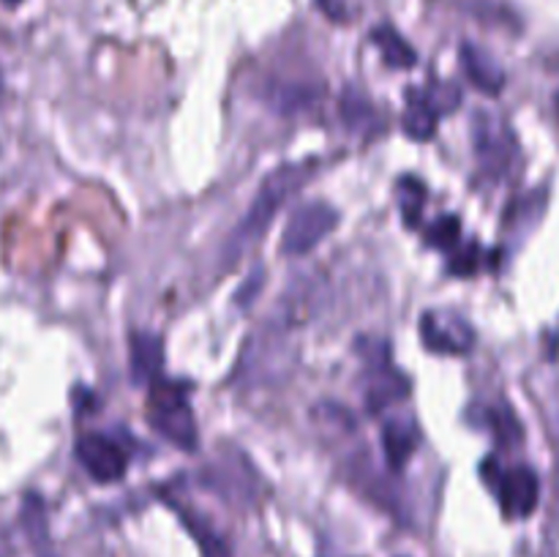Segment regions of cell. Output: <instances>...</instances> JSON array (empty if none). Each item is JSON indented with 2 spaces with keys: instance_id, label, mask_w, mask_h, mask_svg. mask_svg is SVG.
<instances>
[{
  "instance_id": "7",
  "label": "cell",
  "mask_w": 559,
  "mask_h": 557,
  "mask_svg": "<svg viewBox=\"0 0 559 557\" xmlns=\"http://www.w3.org/2000/svg\"><path fill=\"white\" fill-rule=\"evenodd\" d=\"M495 489L508 517H530L538 506L540 484L533 467L502 470L500 478L495 481Z\"/></svg>"
},
{
  "instance_id": "19",
  "label": "cell",
  "mask_w": 559,
  "mask_h": 557,
  "mask_svg": "<svg viewBox=\"0 0 559 557\" xmlns=\"http://www.w3.org/2000/svg\"><path fill=\"white\" fill-rule=\"evenodd\" d=\"M478 246L475 244H469L467 249L462 251V254L456 257V260L451 262V271L453 273H459V276H467V273H473L475 271V265H478V260H475V254H478Z\"/></svg>"
},
{
  "instance_id": "5",
  "label": "cell",
  "mask_w": 559,
  "mask_h": 557,
  "mask_svg": "<svg viewBox=\"0 0 559 557\" xmlns=\"http://www.w3.org/2000/svg\"><path fill=\"white\" fill-rule=\"evenodd\" d=\"M76 462L87 470L93 481L98 484H115V481L123 478L126 473V453L123 448L115 440H109L107 435H96V431H87L76 440L74 446Z\"/></svg>"
},
{
  "instance_id": "12",
  "label": "cell",
  "mask_w": 559,
  "mask_h": 557,
  "mask_svg": "<svg viewBox=\"0 0 559 557\" xmlns=\"http://www.w3.org/2000/svg\"><path fill=\"white\" fill-rule=\"evenodd\" d=\"M437 120H440V109L424 91H409L407 93V109L402 115L404 134L413 140L426 142L437 134Z\"/></svg>"
},
{
  "instance_id": "13",
  "label": "cell",
  "mask_w": 559,
  "mask_h": 557,
  "mask_svg": "<svg viewBox=\"0 0 559 557\" xmlns=\"http://www.w3.org/2000/svg\"><path fill=\"white\" fill-rule=\"evenodd\" d=\"M371 42L382 52V60H385L391 69H413L418 63V52H415L413 44H407V38L396 31L393 25H377L371 31Z\"/></svg>"
},
{
  "instance_id": "11",
  "label": "cell",
  "mask_w": 559,
  "mask_h": 557,
  "mask_svg": "<svg viewBox=\"0 0 559 557\" xmlns=\"http://www.w3.org/2000/svg\"><path fill=\"white\" fill-rule=\"evenodd\" d=\"M409 396V380L393 366L385 369H371L369 386H366V407L369 413H382L393 404L404 402Z\"/></svg>"
},
{
  "instance_id": "10",
  "label": "cell",
  "mask_w": 559,
  "mask_h": 557,
  "mask_svg": "<svg viewBox=\"0 0 559 557\" xmlns=\"http://www.w3.org/2000/svg\"><path fill=\"white\" fill-rule=\"evenodd\" d=\"M462 69L478 91L486 96H497L506 87V71L502 66L478 44H462Z\"/></svg>"
},
{
  "instance_id": "4",
  "label": "cell",
  "mask_w": 559,
  "mask_h": 557,
  "mask_svg": "<svg viewBox=\"0 0 559 557\" xmlns=\"http://www.w3.org/2000/svg\"><path fill=\"white\" fill-rule=\"evenodd\" d=\"M420 339H424L426 349L437 355H464L473 349L475 331L464 317L426 311L420 320Z\"/></svg>"
},
{
  "instance_id": "15",
  "label": "cell",
  "mask_w": 559,
  "mask_h": 557,
  "mask_svg": "<svg viewBox=\"0 0 559 557\" xmlns=\"http://www.w3.org/2000/svg\"><path fill=\"white\" fill-rule=\"evenodd\" d=\"M399 197H402V213L404 222L409 227L420 222V211H424V200H426V186L420 183L418 178H404L399 183Z\"/></svg>"
},
{
  "instance_id": "6",
  "label": "cell",
  "mask_w": 559,
  "mask_h": 557,
  "mask_svg": "<svg viewBox=\"0 0 559 557\" xmlns=\"http://www.w3.org/2000/svg\"><path fill=\"white\" fill-rule=\"evenodd\" d=\"M473 140H475V156H478L484 173L502 175L513 158V137L511 131L502 126L500 118L491 112H478L473 120Z\"/></svg>"
},
{
  "instance_id": "16",
  "label": "cell",
  "mask_w": 559,
  "mask_h": 557,
  "mask_svg": "<svg viewBox=\"0 0 559 557\" xmlns=\"http://www.w3.org/2000/svg\"><path fill=\"white\" fill-rule=\"evenodd\" d=\"M459 235H462V222L456 216H440L429 227V235H426V244L435 246V249L451 251L453 246L459 244Z\"/></svg>"
},
{
  "instance_id": "3",
  "label": "cell",
  "mask_w": 559,
  "mask_h": 557,
  "mask_svg": "<svg viewBox=\"0 0 559 557\" xmlns=\"http://www.w3.org/2000/svg\"><path fill=\"white\" fill-rule=\"evenodd\" d=\"M338 222H342V213H338L331 202H304V205L295 208L293 216L287 218V227H284L278 249L287 257L309 254L311 249H317V246L338 227Z\"/></svg>"
},
{
  "instance_id": "2",
  "label": "cell",
  "mask_w": 559,
  "mask_h": 557,
  "mask_svg": "<svg viewBox=\"0 0 559 557\" xmlns=\"http://www.w3.org/2000/svg\"><path fill=\"white\" fill-rule=\"evenodd\" d=\"M147 407H151L147 410V424H151L164 440L183 448V451H194L197 420H194V413H191L189 402H186L183 388L164 380L151 382V399H147Z\"/></svg>"
},
{
  "instance_id": "22",
  "label": "cell",
  "mask_w": 559,
  "mask_h": 557,
  "mask_svg": "<svg viewBox=\"0 0 559 557\" xmlns=\"http://www.w3.org/2000/svg\"><path fill=\"white\" fill-rule=\"evenodd\" d=\"M5 3H9V5H14V3H20V0H5Z\"/></svg>"
},
{
  "instance_id": "20",
  "label": "cell",
  "mask_w": 559,
  "mask_h": 557,
  "mask_svg": "<svg viewBox=\"0 0 559 557\" xmlns=\"http://www.w3.org/2000/svg\"><path fill=\"white\" fill-rule=\"evenodd\" d=\"M257 289H262V268H260V271L251 273L249 282H246V287L240 289L238 295H235V304L243 306V309H246V306L251 304V293H257Z\"/></svg>"
},
{
  "instance_id": "8",
  "label": "cell",
  "mask_w": 559,
  "mask_h": 557,
  "mask_svg": "<svg viewBox=\"0 0 559 557\" xmlns=\"http://www.w3.org/2000/svg\"><path fill=\"white\" fill-rule=\"evenodd\" d=\"M131 380L136 386H151L158 380L164 366V339L151 331H134L129 339Z\"/></svg>"
},
{
  "instance_id": "14",
  "label": "cell",
  "mask_w": 559,
  "mask_h": 557,
  "mask_svg": "<svg viewBox=\"0 0 559 557\" xmlns=\"http://www.w3.org/2000/svg\"><path fill=\"white\" fill-rule=\"evenodd\" d=\"M489 426L495 431V437L500 440V446L516 448L524 440V429L519 424V418L513 415L511 407H491L489 410Z\"/></svg>"
},
{
  "instance_id": "21",
  "label": "cell",
  "mask_w": 559,
  "mask_h": 557,
  "mask_svg": "<svg viewBox=\"0 0 559 557\" xmlns=\"http://www.w3.org/2000/svg\"><path fill=\"white\" fill-rule=\"evenodd\" d=\"M3 91H5V87H3V71H0V102H3Z\"/></svg>"
},
{
  "instance_id": "9",
  "label": "cell",
  "mask_w": 559,
  "mask_h": 557,
  "mask_svg": "<svg viewBox=\"0 0 559 557\" xmlns=\"http://www.w3.org/2000/svg\"><path fill=\"white\" fill-rule=\"evenodd\" d=\"M420 440V431L415 418L409 415H393L382 424V451H385L388 464L391 470H404V464L409 462V457L415 453Z\"/></svg>"
},
{
  "instance_id": "18",
  "label": "cell",
  "mask_w": 559,
  "mask_h": 557,
  "mask_svg": "<svg viewBox=\"0 0 559 557\" xmlns=\"http://www.w3.org/2000/svg\"><path fill=\"white\" fill-rule=\"evenodd\" d=\"M183 522H186V528H189L191 533H194V538L200 541L202 555H205V557H229L227 544H224V541L218 538V535L213 533V530H207L205 524L197 522V517H189V513H183Z\"/></svg>"
},
{
  "instance_id": "17",
  "label": "cell",
  "mask_w": 559,
  "mask_h": 557,
  "mask_svg": "<svg viewBox=\"0 0 559 557\" xmlns=\"http://www.w3.org/2000/svg\"><path fill=\"white\" fill-rule=\"evenodd\" d=\"M355 349H358L364 364L371 366V369H385V366H391V347H388L385 339L360 336L355 342Z\"/></svg>"
},
{
  "instance_id": "1",
  "label": "cell",
  "mask_w": 559,
  "mask_h": 557,
  "mask_svg": "<svg viewBox=\"0 0 559 557\" xmlns=\"http://www.w3.org/2000/svg\"><path fill=\"white\" fill-rule=\"evenodd\" d=\"M311 175H314V162L282 164V167L273 169V173L260 183L254 202H251L249 211H246L243 222L238 224V229H235L233 238H229L227 257L240 254L246 246L260 240L262 235H265V229L271 227L278 208H282L295 191L304 189V186L311 180Z\"/></svg>"
}]
</instances>
